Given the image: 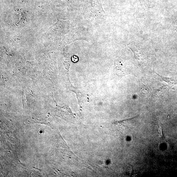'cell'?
Here are the masks:
<instances>
[{
    "instance_id": "1",
    "label": "cell",
    "mask_w": 177,
    "mask_h": 177,
    "mask_svg": "<svg viewBox=\"0 0 177 177\" xmlns=\"http://www.w3.org/2000/svg\"><path fill=\"white\" fill-rule=\"evenodd\" d=\"M156 74L158 75L160 78H161L165 82L169 83V84H177V79L174 78H168L165 77L163 76L159 75L158 73Z\"/></svg>"
},
{
    "instance_id": "2",
    "label": "cell",
    "mask_w": 177,
    "mask_h": 177,
    "mask_svg": "<svg viewBox=\"0 0 177 177\" xmlns=\"http://www.w3.org/2000/svg\"><path fill=\"white\" fill-rule=\"evenodd\" d=\"M158 133L159 137L160 138H164V136L162 131V125L161 123H159L158 125Z\"/></svg>"
}]
</instances>
